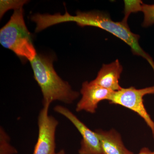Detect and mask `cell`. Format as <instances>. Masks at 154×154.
<instances>
[{"label":"cell","instance_id":"1","mask_svg":"<svg viewBox=\"0 0 154 154\" xmlns=\"http://www.w3.org/2000/svg\"><path fill=\"white\" fill-rule=\"evenodd\" d=\"M46 23L49 26L63 23L74 22L81 27L93 26L106 30L124 41L131 48L132 53L141 57L149 64L154 72V61L148 54L141 47L139 42L140 36L131 32L128 23L113 21L108 14L99 11L82 12L78 11L75 16L66 12L64 15L57 14L48 15Z\"/></svg>","mask_w":154,"mask_h":154},{"label":"cell","instance_id":"2","mask_svg":"<svg viewBox=\"0 0 154 154\" xmlns=\"http://www.w3.org/2000/svg\"><path fill=\"white\" fill-rule=\"evenodd\" d=\"M34 78L42 92L43 105L59 101L72 104L79 94L73 91L67 82L59 76L53 65L52 59L42 55H36L30 61Z\"/></svg>","mask_w":154,"mask_h":154},{"label":"cell","instance_id":"3","mask_svg":"<svg viewBox=\"0 0 154 154\" xmlns=\"http://www.w3.org/2000/svg\"><path fill=\"white\" fill-rule=\"evenodd\" d=\"M0 43L19 57L30 62L37 55L25 25L22 8L14 10L8 22L1 28Z\"/></svg>","mask_w":154,"mask_h":154},{"label":"cell","instance_id":"4","mask_svg":"<svg viewBox=\"0 0 154 154\" xmlns=\"http://www.w3.org/2000/svg\"><path fill=\"white\" fill-rule=\"evenodd\" d=\"M149 94H154V85L143 89H137L133 87L122 88L114 92L109 103L121 105L138 114L151 130L154 139V121L148 113L143 103V97Z\"/></svg>","mask_w":154,"mask_h":154},{"label":"cell","instance_id":"5","mask_svg":"<svg viewBox=\"0 0 154 154\" xmlns=\"http://www.w3.org/2000/svg\"><path fill=\"white\" fill-rule=\"evenodd\" d=\"M50 105H43L38 114V138L33 154H55V133L59 122L48 114Z\"/></svg>","mask_w":154,"mask_h":154},{"label":"cell","instance_id":"6","mask_svg":"<svg viewBox=\"0 0 154 154\" xmlns=\"http://www.w3.org/2000/svg\"><path fill=\"white\" fill-rule=\"evenodd\" d=\"M54 109L69 119L82 135V139L79 154H103L101 142L96 131H92L66 107L57 105Z\"/></svg>","mask_w":154,"mask_h":154},{"label":"cell","instance_id":"7","mask_svg":"<svg viewBox=\"0 0 154 154\" xmlns=\"http://www.w3.org/2000/svg\"><path fill=\"white\" fill-rule=\"evenodd\" d=\"M113 92L91 82H84L81 90L82 97L77 103L76 111L96 113L99 102L105 100L109 101Z\"/></svg>","mask_w":154,"mask_h":154},{"label":"cell","instance_id":"8","mask_svg":"<svg viewBox=\"0 0 154 154\" xmlns=\"http://www.w3.org/2000/svg\"><path fill=\"white\" fill-rule=\"evenodd\" d=\"M123 67L118 60L109 64H103L97 77L91 82L113 92L121 90L119 80Z\"/></svg>","mask_w":154,"mask_h":154},{"label":"cell","instance_id":"9","mask_svg":"<svg viewBox=\"0 0 154 154\" xmlns=\"http://www.w3.org/2000/svg\"><path fill=\"white\" fill-rule=\"evenodd\" d=\"M103 154H134L125 147L121 135L115 130L109 131L96 130Z\"/></svg>","mask_w":154,"mask_h":154},{"label":"cell","instance_id":"10","mask_svg":"<svg viewBox=\"0 0 154 154\" xmlns=\"http://www.w3.org/2000/svg\"><path fill=\"white\" fill-rule=\"evenodd\" d=\"M125 14L127 16L132 13L142 12L144 19L142 26L149 27L154 24V4L147 5L141 1H125Z\"/></svg>","mask_w":154,"mask_h":154},{"label":"cell","instance_id":"11","mask_svg":"<svg viewBox=\"0 0 154 154\" xmlns=\"http://www.w3.org/2000/svg\"><path fill=\"white\" fill-rule=\"evenodd\" d=\"M17 150L10 144V138L4 128H0V154H16Z\"/></svg>","mask_w":154,"mask_h":154},{"label":"cell","instance_id":"12","mask_svg":"<svg viewBox=\"0 0 154 154\" xmlns=\"http://www.w3.org/2000/svg\"><path fill=\"white\" fill-rule=\"evenodd\" d=\"M27 2L26 1H1V17H3L6 11L10 9L15 10L22 8Z\"/></svg>","mask_w":154,"mask_h":154},{"label":"cell","instance_id":"13","mask_svg":"<svg viewBox=\"0 0 154 154\" xmlns=\"http://www.w3.org/2000/svg\"><path fill=\"white\" fill-rule=\"evenodd\" d=\"M137 154H154V150L152 151L148 148L143 147L141 149Z\"/></svg>","mask_w":154,"mask_h":154},{"label":"cell","instance_id":"14","mask_svg":"<svg viewBox=\"0 0 154 154\" xmlns=\"http://www.w3.org/2000/svg\"><path fill=\"white\" fill-rule=\"evenodd\" d=\"M55 154H65V152L64 150H61L60 151L58 152L57 153H55Z\"/></svg>","mask_w":154,"mask_h":154}]
</instances>
